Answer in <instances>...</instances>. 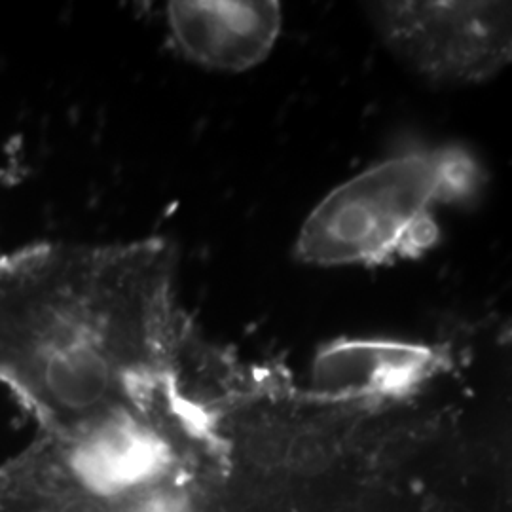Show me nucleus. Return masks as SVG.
Masks as SVG:
<instances>
[{"label": "nucleus", "mask_w": 512, "mask_h": 512, "mask_svg": "<svg viewBox=\"0 0 512 512\" xmlns=\"http://www.w3.org/2000/svg\"><path fill=\"white\" fill-rule=\"evenodd\" d=\"M177 251L160 238L0 255V384L63 429L179 368Z\"/></svg>", "instance_id": "1"}, {"label": "nucleus", "mask_w": 512, "mask_h": 512, "mask_svg": "<svg viewBox=\"0 0 512 512\" xmlns=\"http://www.w3.org/2000/svg\"><path fill=\"white\" fill-rule=\"evenodd\" d=\"M486 173L467 148H421L332 188L304 220L294 256L313 266H382L437 245L439 203L473 200Z\"/></svg>", "instance_id": "2"}, {"label": "nucleus", "mask_w": 512, "mask_h": 512, "mask_svg": "<svg viewBox=\"0 0 512 512\" xmlns=\"http://www.w3.org/2000/svg\"><path fill=\"white\" fill-rule=\"evenodd\" d=\"M366 8L385 46L431 82H484L511 61L509 2L399 0Z\"/></svg>", "instance_id": "3"}, {"label": "nucleus", "mask_w": 512, "mask_h": 512, "mask_svg": "<svg viewBox=\"0 0 512 512\" xmlns=\"http://www.w3.org/2000/svg\"><path fill=\"white\" fill-rule=\"evenodd\" d=\"M448 357L427 344L351 338L317 351L310 397L319 403L374 404L412 395L435 378Z\"/></svg>", "instance_id": "4"}, {"label": "nucleus", "mask_w": 512, "mask_h": 512, "mask_svg": "<svg viewBox=\"0 0 512 512\" xmlns=\"http://www.w3.org/2000/svg\"><path fill=\"white\" fill-rule=\"evenodd\" d=\"M165 14L173 42L190 61L226 73L260 65L283 21L274 0H175Z\"/></svg>", "instance_id": "5"}]
</instances>
